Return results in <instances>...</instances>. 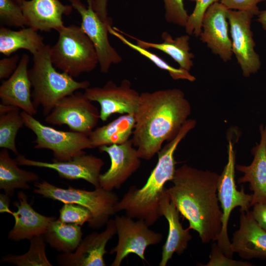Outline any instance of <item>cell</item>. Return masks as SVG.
<instances>
[{"instance_id": "6da1fadb", "label": "cell", "mask_w": 266, "mask_h": 266, "mask_svg": "<svg viewBox=\"0 0 266 266\" xmlns=\"http://www.w3.org/2000/svg\"><path fill=\"white\" fill-rule=\"evenodd\" d=\"M191 107L179 89L140 94L131 138L141 159L149 160L173 139L191 114Z\"/></svg>"}, {"instance_id": "7a4b0ae2", "label": "cell", "mask_w": 266, "mask_h": 266, "mask_svg": "<svg viewBox=\"0 0 266 266\" xmlns=\"http://www.w3.org/2000/svg\"><path fill=\"white\" fill-rule=\"evenodd\" d=\"M220 175L185 164L176 169L166 189L171 201L203 243L216 242L222 228V211L217 194Z\"/></svg>"}, {"instance_id": "3957f363", "label": "cell", "mask_w": 266, "mask_h": 266, "mask_svg": "<svg viewBox=\"0 0 266 266\" xmlns=\"http://www.w3.org/2000/svg\"><path fill=\"white\" fill-rule=\"evenodd\" d=\"M196 126V121L188 119L177 135L168 141L157 153V163L146 183L139 189L131 186L119 200L117 212L124 210L126 215L141 219L150 226L161 217L159 206L164 194L166 183L173 179L175 171L174 153L181 140Z\"/></svg>"}, {"instance_id": "277c9868", "label": "cell", "mask_w": 266, "mask_h": 266, "mask_svg": "<svg viewBox=\"0 0 266 266\" xmlns=\"http://www.w3.org/2000/svg\"><path fill=\"white\" fill-rule=\"evenodd\" d=\"M50 48V45L45 44L33 55V66L29 69L33 105L36 109L41 106L45 116L61 99L91 85L88 80L77 81L68 74L58 71L51 59Z\"/></svg>"}, {"instance_id": "5b68a950", "label": "cell", "mask_w": 266, "mask_h": 266, "mask_svg": "<svg viewBox=\"0 0 266 266\" xmlns=\"http://www.w3.org/2000/svg\"><path fill=\"white\" fill-rule=\"evenodd\" d=\"M59 37L50 48L52 62L73 78L93 71L99 64L93 43L80 26L70 25L59 31Z\"/></svg>"}, {"instance_id": "8992f818", "label": "cell", "mask_w": 266, "mask_h": 266, "mask_svg": "<svg viewBox=\"0 0 266 266\" xmlns=\"http://www.w3.org/2000/svg\"><path fill=\"white\" fill-rule=\"evenodd\" d=\"M33 192L42 197L64 203H74L88 209L92 214L88 223L92 228L99 229L106 225L110 217L117 212L119 201L117 195L99 187L93 191L76 189L70 186L62 188L46 181L35 182Z\"/></svg>"}, {"instance_id": "52a82bcc", "label": "cell", "mask_w": 266, "mask_h": 266, "mask_svg": "<svg viewBox=\"0 0 266 266\" xmlns=\"http://www.w3.org/2000/svg\"><path fill=\"white\" fill-rule=\"evenodd\" d=\"M21 114L25 126L35 135L34 148L48 149L53 153L52 161H65L93 149L89 135L74 131L58 130L40 123L24 111Z\"/></svg>"}, {"instance_id": "ba28073f", "label": "cell", "mask_w": 266, "mask_h": 266, "mask_svg": "<svg viewBox=\"0 0 266 266\" xmlns=\"http://www.w3.org/2000/svg\"><path fill=\"white\" fill-rule=\"evenodd\" d=\"M228 155L227 163L219 176L218 183L217 194L223 215L221 231L216 242L227 256L233 258V253L228 233L230 214L236 207H240L239 210H249L251 206L252 195L246 194L243 187L240 190L236 188L234 179L235 154L231 141L228 146Z\"/></svg>"}, {"instance_id": "9c48e42d", "label": "cell", "mask_w": 266, "mask_h": 266, "mask_svg": "<svg viewBox=\"0 0 266 266\" xmlns=\"http://www.w3.org/2000/svg\"><path fill=\"white\" fill-rule=\"evenodd\" d=\"M99 119L100 111L82 93L76 91L59 100L45 121L49 124L65 125L74 132L89 135Z\"/></svg>"}, {"instance_id": "30bf717a", "label": "cell", "mask_w": 266, "mask_h": 266, "mask_svg": "<svg viewBox=\"0 0 266 266\" xmlns=\"http://www.w3.org/2000/svg\"><path fill=\"white\" fill-rule=\"evenodd\" d=\"M133 219L126 215L115 217L118 241L110 252V254L116 253L111 266H120L123 260L131 253L146 261L145 251L147 247L159 243L163 239L162 234L150 229V226L144 221H134Z\"/></svg>"}, {"instance_id": "8fae6325", "label": "cell", "mask_w": 266, "mask_h": 266, "mask_svg": "<svg viewBox=\"0 0 266 266\" xmlns=\"http://www.w3.org/2000/svg\"><path fill=\"white\" fill-rule=\"evenodd\" d=\"M255 16L247 11L228 10L227 19L230 27L232 51L244 77L258 72L261 66L259 54L251 30L252 20Z\"/></svg>"}, {"instance_id": "7c38bea8", "label": "cell", "mask_w": 266, "mask_h": 266, "mask_svg": "<svg viewBox=\"0 0 266 266\" xmlns=\"http://www.w3.org/2000/svg\"><path fill=\"white\" fill-rule=\"evenodd\" d=\"M68 0L79 14L81 18L80 27L94 44L100 71L108 73L112 64L122 61L121 56L109 40L108 26L112 24L106 23L100 19L93 8V0H86L87 6L81 0Z\"/></svg>"}, {"instance_id": "4fadbf2b", "label": "cell", "mask_w": 266, "mask_h": 266, "mask_svg": "<svg viewBox=\"0 0 266 266\" xmlns=\"http://www.w3.org/2000/svg\"><path fill=\"white\" fill-rule=\"evenodd\" d=\"M84 93L91 101L100 104V119L102 122L116 113L134 115L140 96L127 79L119 85L109 80L102 87H89Z\"/></svg>"}, {"instance_id": "5bb4252c", "label": "cell", "mask_w": 266, "mask_h": 266, "mask_svg": "<svg viewBox=\"0 0 266 266\" xmlns=\"http://www.w3.org/2000/svg\"><path fill=\"white\" fill-rule=\"evenodd\" d=\"M15 160L19 166L51 169L57 171L61 178L68 180L83 179L95 188L100 187V176L104 162L91 154L87 155L86 153L67 161L52 162L32 160L19 154Z\"/></svg>"}, {"instance_id": "9a60e30c", "label": "cell", "mask_w": 266, "mask_h": 266, "mask_svg": "<svg viewBox=\"0 0 266 266\" xmlns=\"http://www.w3.org/2000/svg\"><path fill=\"white\" fill-rule=\"evenodd\" d=\"M99 149L100 152L108 155L111 162L108 169L100 176V187L105 190L119 189L141 166V159L131 139L121 144L102 146Z\"/></svg>"}, {"instance_id": "2e32d148", "label": "cell", "mask_w": 266, "mask_h": 266, "mask_svg": "<svg viewBox=\"0 0 266 266\" xmlns=\"http://www.w3.org/2000/svg\"><path fill=\"white\" fill-rule=\"evenodd\" d=\"M228 9L220 2L210 5L202 20L199 37L211 52L224 62L230 61L233 55L231 38L229 35Z\"/></svg>"}, {"instance_id": "e0dca14e", "label": "cell", "mask_w": 266, "mask_h": 266, "mask_svg": "<svg viewBox=\"0 0 266 266\" xmlns=\"http://www.w3.org/2000/svg\"><path fill=\"white\" fill-rule=\"evenodd\" d=\"M105 230L93 232L82 239L76 250L71 253L57 256V263L63 266H105L103 256L108 241L116 233L114 220H109Z\"/></svg>"}, {"instance_id": "ac0fdd59", "label": "cell", "mask_w": 266, "mask_h": 266, "mask_svg": "<svg viewBox=\"0 0 266 266\" xmlns=\"http://www.w3.org/2000/svg\"><path fill=\"white\" fill-rule=\"evenodd\" d=\"M239 228L233 236L232 252L242 259H266V231L254 218L251 211L239 210Z\"/></svg>"}, {"instance_id": "d6986e66", "label": "cell", "mask_w": 266, "mask_h": 266, "mask_svg": "<svg viewBox=\"0 0 266 266\" xmlns=\"http://www.w3.org/2000/svg\"><path fill=\"white\" fill-rule=\"evenodd\" d=\"M27 19L28 27L36 31L57 32L65 25L63 16L69 15L73 7L59 0H22L19 2Z\"/></svg>"}, {"instance_id": "ffe728a7", "label": "cell", "mask_w": 266, "mask_h": 266, "mask_svg": "<svg viewBox=\"0 0 266 266\" xmlns=\"http://www.w3.org/2000/svg\"><path fill=\"white\" fill-rule=\"evenodd\" d=\"M29 63V56L23 54L16 70L0 86V99L1 103L18 107L33 116L37 109L32 100Z\"/></svg>"}, {"instance_id": "44dd1931", "label": "cell", "mask_w": 266, "mask_h": 266, "mask_svg": "<svg viewBox=\"0 0 266 266\" xmlns=\"http://www.w3.org/2000/svg\"><path fill=\"white\" fill-rule=\"evenodd\" d=\"M17 198L18 201L13 203L17 210L12 214L14 225L8 238L19 241L43 235L50 222L57 218L43 215L35 211L28 203L27 196L23 192H19Z\"/></svg>"}, {"instance_id": "7402d4cb", "label": "cell", "mask_w": 266, "mask_h": 266, "mask_svg": "<svg viewBox=\"0 0 266 266\" xmlns=\"http://www.w3.org/2000/svg\"><path fill=\"white\" fill-rule=\"evenodd\" d=\"M166 189L161 200L159 213L161 216H164L166 219L168 224V232L166 241L162 248L160 266H166L174 253L178 255L182 254L192 239L189 230L183 228L180 222V213L171 201Z\"/></svg>"}, {"instance_id": "603a6c76", "label": "cell", "mask_w": 266, "mask_h": 266, "mask_svg": "<svg viewBox=\"0 0 266 266\" xmlns=\"http://www.w3.org/2000/svg\"><path fill=\"white\" fill-rule=\"evenodd\" d=\"M260 141L252 150L254 159L251 164L235 165V168L243 173L237 183H249L253 192L251 206L257 203L266 204V124L260 126Z\"/></svg>"}, {"instance_id": "cb8c5ba5", "label": "cell", "mask_w": 266, "mask_h": 266, "mask_svg": "<svg viewBox=\"0 0 266 266\" xmlns=\"http://www.w3.org/2000/svg\"><path fill=\"white\" fill-rule=\"evenodd\" d=\"M121 33L136 41V44L145 49H156L169 55L179 66V67L189 71L194 66V55L190 52V36L184 34L173 38L167 32L161 34L163 42L154 43L144 41L125 33L117 28Z\"/></svg>"}, {"instance_id": "d4e9b609", "label": "cell", "mask_w": 266, "mask_h": 266, "mask_svg": "<svg viewBox=\"0 0 266 266\" xmlns=\"http://www.w3.org/2000/svg\"><path fill=\"white\" fill-rule=\"evenodd\" d=\"M134 124V115L125 114L95 128L89 135L93 148L127 141L133 134Z\"/></svg>"}, {"instance_id": "484cf974", "label": "cell", "mask_w": 266, "mask_h": 266, "mask_svg": "<svg viewBox=\"0 0 266 266\" xmlns=\"http://www.w3.org/2000/svg\"><path fill=\"white\" fill-rule=\"evenodd\" d=\"M15 159L10 157L8 149L0 151V189L12 197L15 190L30 188L29 183L37 182L39 179L36 173L19 167Z\"/></svg>"}, {"instance_id": "4316f807", "label": "cell", "mask_w": 266, "mask_h": 266, "mask_svg": "<svg viewBox=\"0 0 266 266\" xmlns=\"http://www.w3.org/2000/svg\"><path fill=\"white\" fill-rule=\"evenodd\" d=\"M45 45L43 37L30 27L13 31L0 27V53L5 56H11L20 49L27 50L33 55Z\"/></svg>"}, {"instance_id": "83f0119b", "label": "cell", "mask_w": 266, "mask_h": 266, "mask_svg": "<svg viewBox=\"0 0 266 266\" xmlns=\"http://www.w3.org/2000/svg\"><path fill=\"white\" fill-rule=\"evenodd\" d=\"M80 226L64 223L59 219L52 221L43 235L45 242L62 253L74 251L82 240Z\"/></svg>"}, {"instance_id": "f1b7e54d", "label": "cell", "mask_w": 266, "mask_h": 266, "mask_svg": "<svg viewBox=\"0 0 266 266\" xmlns=\"http://www.w3.org/2000/svg\"><path fill=\"white\" fill-rule=\"evenodd\" d=\"M24 125V121L18 107L0 104V147L11 150L19 155L15 139L17 133Z\"/></svg>"}, {"instance_id": "f546056e", "label": "cell", "mask_w": 266, "mask_h": 266, "mask_svg": "<svg viewBox=\"0 0 266 266\" xmlns=\"http://www.w3.org/2000/svg\"><path fill=\"white\" fill-rule=\"evenodd\" d=\"M29 250L24 254H9L2 257L0 262L17 266H52L46 254V243L43 235L33 237L30 240Z\"/></svg>"}, {"instance_id": "4dcf8cb0", "label": "cell", "mask_w": 266, "mask_h": 266, "mask_svg": "<svg viewBox=\"0 0 266 266\" xmlns=\"http://www.w3.org/2000/svg\"><path fill=\"white\" fill-rule=\"evenodd\" d=\"M109 33L119 39L123 43L132 49L136 51L141 55L144 56L159 68L167 71L170 77L174 80H187L191 82L196 80V77L192 75L189 71L181 68H175L162 59L157 55L152 53L147 49L142 48L136 44L129 41L124 35L119 32L116 27L108 26Z\"/></svg>"}, {"instance_id": "1f68e13d", "label": "cell", "mask_w": 266, "mask_h": 266, "mask_svg": "<svg viewBox=\"0 0 266 266\" xmlns=\"http://www.w3.org/2000/svg\"><path fill=\"white\" fill-rule=\"evenodd\" d=\"M1 26L24 28L28 22L19 3L15 0H0Z\"/></svg>"}, {"instance_id": "d6a6232c", "label": "cell", "mask_w": 266, "mask_h": 266, "mask_svg": "<svg viewBox=\"0 0 266 266\" xmlns=\"http://www.w3.org/2000/svg\"><path fill=\"white\" fill-rule=\"evenodd\" d=\"M195 2V6L192 13L189 15L185 27L186 33L189 35H195L199 37L201 32L202 20L207 8L215 2L221 0H189Z\"/></svg>"}, {"instance_id": "836d02e7", "label": "cell", "mask_w": 266, "mask_h": 266, "mask_svg": "<svg viewBox=\"0 0 266 266\" xmlns=\"http://www.w3.org/2000/svg\"><path fill=\"white\" fill-rule=\"evenodd\" d=\"M59 212L60 220L80 226L86 222L89 223L92 218V214L88 209L74 203H64Z\"/></svg>"}, {"instance_id": "e575fe53", "label": "cell", "mask_w": 266, "mask_h": 266, "mask_svg": "<svg viewBox=\"0 0 266 266\" xmlns=\"http://www.w3.org/2000/svg\"><path fill=\"white\" fill-rule=\"evenodd\" d=\"M165 10V17L169 23L185 28L189 15L184 7V0H162Z\"/></svg>"}, {"instance_id": "d590c367", "label": "cell", "mask_w": 266, "mask_h": 266, "mask_svg": "<svg viewBox=\"0 0 266 266\" xmlns=\"http://www.w3.org/2000/svg\"><path fill=\"white\" fill-rule=\"evenodd\" d=\"M204 266H251L252 265L243 261H236L227 256L217 242H213L209 255V261Z\"/></svg>"}, {"instance_id": "8d00e7d4", "label": "cell", "mask_w": 266, "mask_h": 266, "mask_svg": "<svg viewBox=\"0 0 266 266\" xmlns=\"http://www.w3.org/2000/svg\"><path fill=\"white\" fill-rule=\"evenodd\" d=\"M266 0H221L220 2L228 10L247 11L258 15L260 12L259 3Z\"/></svg>"}, {"instance_id": "74e56055", "label": "cell", "mask_w": 266, "mask_h": 266, "mask_svg": "<svg viewBox=\"0 0 266 266\" xmlns=\"http://www.w3.org/2000/svg\"><path fill=\"white\" fill-rule=\"evenodd\" d=\"M20 58L18 54L6 56L0 60V79L8 78L16 70Z\"/></svg>"}, {"instance_id": "f35d334b", "label": "cell", "mask_w": 266, "mask_h": 266, "mask_svg": "<svg viewBox=\"0 0 266 266\" xmlns=\"http://www.w3.org/2000/svg\"><path fill=\"white\" fill-rule=\"evenodd\" d=\"M252 214L258 224L266 231V204L257 203L254 204Z\"/></svg>"}, {"instance_id": "ab89813d", "label": "cell", "mask_w": 266, "mask_h": 266, "mask_svg": "<svg viewBox=\"0 0 266 266\" xmlns=\"http://www.w3.org/2000/svg\"><path fill=\"white\" fill-rule=\"evenodd\" d=\"M108 0H93V7L100 19L106 23L112 24V20L108 16Z\"/></svg>"}, {"instance_id": "60d3db41", "label": "cell", "mask_w": 266, "mask_h": 266, "mask_svg": "<svg viewBox=\"0 0 266 266\" xmlns=\"http://www.w3.org/2000/svg\"><path fill=\"white\" fill-rule=\"evenodd\" d=\"M10 197L5 193L0 194V212L7 213L12 215L13 212L9 209L10 202Z\"/></svg>"}, {"instance_id": "b9f144b4", "label": "cell", "mask_w": 266, "mask_h": 266, "mask_svg": "<svg viewBox=\"0 0 266 266\" xmlns=\"http://www.w3.org/2000/svg\"><path fill=\"white\" fill-rule=\"evenodd\" d=\"M257 21L261 24L262 28L266 31V10L260 11Z\"/></svg>"}, {"instance_id": "7bdbcfd3", "label": "cell", "mask_w": 266, "mask_h": 266, "mask_svg": "<svg viewBox=\"0 0 266 266\" xmlns=\"http://www.w3.org/2000/svg\"><path fill=\"white\" fill-rule=\"evenodd\" d=\"M15 0L19 3L21 0Z\"/></svg>"}, {"instance_id": "ee69618b", "label": "cell", "mask_w": 266, "mask_h": 266, "mask_svg": "<svg viewBox=\"0 0 266 266\" xmlns=\"http://www.w3.org/2000/svg\"></svg>"}]
</instances>
